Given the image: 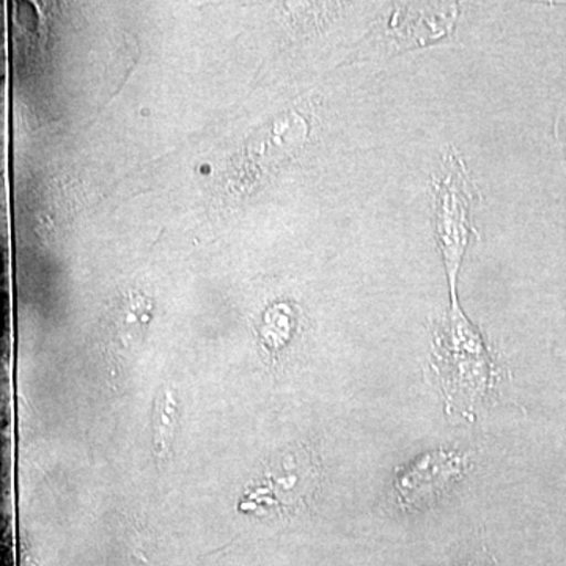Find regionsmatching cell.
I'll return each instance as SVG.
<instances>
[{
  "mask_svg": "<svg viewBox=\"0 0 566 566\" xmlns=\"http://www.w3.org/2000/svg\"><path fill=\"white\" fill-rule=\"evenodd\" d=\"M174 415V394L167 392L166 409H164V415L161 416V423L158 424V433H156V452H158L159 455H164V453H166L167 450H169L170 444H172Z\"/></svg>",
  "mask_w": 566,
  "mask_h": 566,
  "instance_id": "obj_2",
  "label": "cell"
},
{
  "mask_svg": "<svg viewBox=\"0 0 566 566\" xmlns=\"http://www.w3.org/2000/svg\"><path fill=\"white\" fill-rule=\"evenodd\" d=\"M465 458L449 450H434L406 465L395 482L401 510L419 509L433 501L447 486L463 475Z\"/></svg>",
  "mask_w": 566,
  "mask_h": 566,
  "instance_id": "obj_1",
  "label": "cell"
}]
</instances>
